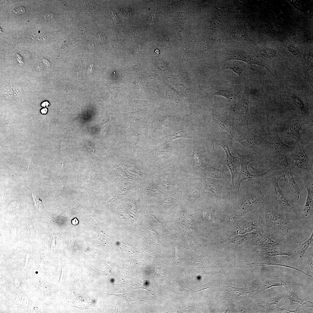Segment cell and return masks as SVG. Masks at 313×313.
<instances>
[{
    "label": "cell",
    "mask_w": 313,
    "mask_h": 313,
    "mask_svg": "<svg viewBox=\"0 0 313 313\" xmlns=\"http://www.w3.org/2000/svg\"><path fill=\"white\" fill-rule=\"evenodd\" d=\"M301 143L294 146L287 159L294 174L307 177L309 174L313 175L312 148Z\"/></svg>",
    "instance_id": "1"
},
{
    "label": "cell",
    "mask_w": 313,
    "mask_h": 313,
    "mask_svg": "<svg viewBox=\"0 0 313 313\" xmlns=\"http://www.w3.org/2000/svg\"><path fill=\"white\" fill-rule=\"evenodd\" d=\"M268 134V148L269 155L274 162V165H280L286 159V155L294 148L285 144L277 133V128L272 131L267 128Z\"/></svg>",
    "instance_id": "2"
},
{
    "label": "cell",
    "mask_w": 313,
    "mask_h": 313,
    "mask_svg": "<svg viewBox=\"0 0 313 313\" xmlns=\"http://www.w3.org/2000/svg\"><path fill=\"white\" fill-rule=\"evenodd\" d=\"M285 94L287 101L299 116V122L304 124L312 122L309 107L303 98L289 88L285 91Z\"/></svg>",
    "instance_id": "3"
},
{
    "label": "cell",
    "mask_w": 313,
    "mask_h": 313,
    "mask_svg": "<svg viewBox=\"0 0 313 313\" xmlns=\"http://www.w3.org/2000/svg\"><path fill=\"white\" fill-rule=\"evenodd\" d=\"M211 110L214 121L221 129L228 132L234 139L242 137L243 134L227 115L214 110Z\"/></svg>",
    "instance_id": "4"
},
{
    "label": "cell",
    "mask_w": 313,
    "mask_h": 313,
    "mask_svg": "<svg viewBox=\"0 0 313 313\" xmlns=\"http://www.w3.org/2000/svg\"><path fill=\"white\" fill-rule=\"evenodd\" d=\"M250 88L249 81L245 78L244 91L240 101L239 120L246 130H250L248 124L250 118L249 110Z\"/></svg>",
    "instance_id": "5"
},
{
    "label": "cell",
    "mask_w": 313,
    "mask_h": 313,
    "mask_svg": "<svg viewBox=\"0 0 313 313\" xmlns=\"http://www.w3.org/2000/svg\"><path fill=\"white\" fill-rule=\"evenodd\" d=\"M235 140L240 143L245 148L261 150L268 148V143L265 139L252 133L250 130H246L242 137L235 139Z\"/></svg>",
    "instance_id": "6"
},
{
    "label": "cell",
    "mask_w": 313,
    "mask_h": 313,
    "mask_svg": "<svg viewBox=\"0 0 313 313\" xmlns=\"http://www.w3.org/2000/svg\"><path fill=\"white\" fill-rule=\"evenodd\" d=\"M235 152L239 156L241 165V170L237 180V183L238 186V191L239 192L240 186L243 181H250L254 178H257L265 176L269 172L270 169L265 172L260 174H252L249 172L248 169V165L250 162L254 161L250 154L248 155L242 154L237 151H235Z\"/></svg>",
    "instance_id": "7"
},
{
    "label": "cell",
    "mask_w": 313,
    "mask_h": 313,
    "mask_svg": "<svg viewBox=\"0 0 313 313\" xmlns=\"http://www.w3.org/2000/svg\"><path fill=\"white\" fill-rule=\"evenodd\" d=\"M281 165L284 173L288 178L289 186L295 199L300 202L302 198V194L296 181L287 158L286 159L281 163Z\"/></svg>",
    "instance_id": "8"
},
{
    "label": "cell",
    "mask_w": 313,
    "mask_h": 313,
    "mask_svg": "<svg viewBox=\"0 0 313 313\" xmlns=\"http://www.w3.org/2000/svg\"><path fill=\"white\" fill-rule=\"evenodd\" d=\"M217 143L224 150L226 154V159L225 161V164L228 167L232 176V183L231 188L234 186V179L236 174L239 172L237 169V165L239 162L237 158L232 155L230 152L229 147L228 143L224 140H219Z\"/></svg>",
    "instance_id": "9"
},
{
    "label": "cell",
    "mask_w": 313,
    "mask_h": 313,
    "mask_svg": "<svg viewBox=\"0 0 313 313\" xmlns=\"http://www.w3.org/2000/svg\"><path fill=\"white\" fill-rule=\"evenodd\" d=\"M237 60L244 61L250 64H256L265 68L267 71L269 68L256 58L241 50H234L229 52L226 57V60Z\"/></svg>",
    "instance_id": "10"
},
{
    "label": "cell",
    "mask_w": 313,
    "mask_h": 313,
    "mask_svg": "<svg viewBox=\"0 0 313 313\" xmlns=\"http://www.w3.org/2000/svg\"><path fill=\"white\" fill-rule=\"evenodd\" d=\"M304 124L298 121L287 124L282 130L283 136L292 139L303 143V140L301 137L300 131L302 130V127Z\"/></svg>",
    "instance_id": "11"
},
{
    "label": "cell",
    "mask_w": 313,
    "mask_h": 313,
    "mask_svg": "<svg viewBox=\"0 0 313 313\" xmlns=\"http://www.w3.org/2000/svg\"><path fill=\"white\" fill-rule=\"evenodd\" d=\"M305 186L307 190V197L303 208L304 213L307 214L312 210L313 205V179L306 181Z\"/></svg>",
    "instance_id": "12"
},
{
    "label": "cell",
    "mask_w": 313,
    "mask_h": 313,
    "mask_svg": "<svg viewBox=\"0 0 313 313\" xmlns=\"http://www.w3.org/2000/svg\"><path fill=\"white\" fill-rule=\"evenodd\" d=\"M224 69H230L236 73L240 78L243 77L242 73L246 69L254 70L249 65L241 62H233L227 63L224 66Z\"/></svg>",
    "instance_id": "13"
},
{
    "label": "cell",
    "mask_w": 313,
    "mask_h": 313,
    "mask_svg": "<svg viewBox=\"0 0 313 313\" xmlns=\"http://www.w3.org/2000/svg\"><path fill=\"white\" fill-rule=\"evenodd\" d=\"M286 289L288 298L292 304H296L304 307H312V302L299 298L294 294L289 287L287 286Z\"/></svg>",
    "instance_id": "14"
},
{
    "label": "cell",
    "mask_w": 313,
    "mask_h": 313,
    "mask_svg": "<svg viewBox=\"0 0 313 313\" xmlns=\"http://www.w3.org/2000/svg\"><path fill=\"white\" fill-rule=\"evenodd\" d=\"M282 244L279 240L270 234H267L264 236L261 241V245L267 248L277 247L281 245Z\"/></svg>",
    "instance_id": "15"
},
{
    "label": "cell",
    "mask_w": 313,
    "mask_h": 313,
    "mask_svg": "<svg viewBox=\"0 0 313 313\" xmlns=\"http://www.w3.org/2000/svg\"><path fill=\"white\" fill-rule=\"evenodd\" d=\"M267 216L270 221L274 224L279 225L283 222L282 217L281 214L271 208H267Z\"/></svg>",
    "instance_id": "16"
},
{
    "label": "cell",
    "mask_w": 313,
    "mask_h": 313,
    "mask_svg": "<svg viewBox=\"0 0 313 313\" xmlns=\"http://www.w3.org/2000/svg\"><path fill=\"white\" fill-rule=\"evenodd\" d=\"M208 184L210 190L214 195L218 199L221 197L222 186L219 182L214 179H208Z\"/></svg>",
    "instance_id": "17"
},
{
    "label": "cell",
    "mask_w": 313,
    "mask_h": 313,
    "mask_svg": "<svg viewBox=\"0 0 313 313\" xmlns=\"http://www.w3.org/2000/svg\"><path fill=\"white\" fill-rule=\"evenodd\" d=\"M130 188L124 186H121L119 187L117 190L113 198L108 202H113L122 198L126 194V193L130 190Z\"/></svg>",
    "instance_id": "18"
},
{
    "label": "cell",
    "mask_w": 313,
    "mask_h": 313,
    "mask_svg": "<svg viewBox=\"0 0 313 313\" xmlns=\"http://www.w3.org/2000/svg\"><path fill=\"white\" fill-rule=\"evenodd\" d=\"M210 170L208 171L209 174L212 176L218 178L222 180L225 179L223 170L215 168L210 165Z\"/></svg>",
    "instance_id": "19"
},
{
    "label": "cell",
    "mask_w": 313,
    "mask_h": 313,
    "mask_svg": "<svg viewBox=\"0 0 313 313\" xmlns=\"http://www.w3.org/2000/svg\"><path fill=\"white\" fill-rule=\"evenodd\" d=\"M263 254L267 257H270L279 255L290 256L291 254L289 252H285L273 249H267L264 251Z\"/></svg>",
    "instance_id": "20"
},
{
    "label": "cell",
    "mask_w": 313,
    "mask_h": 313,
    "mask_svg": "<svg viewBox=\"0 0 313 313\" xmlns=\"http://www.w3.org/2000/svg\"><path fill=\"white\" fill-rule=\"evenodd\" d=\"M214 94L223 96L229 100L235 99L236 96L232 92L226 89L219 90L216 92Z\"/></svg>",
    "instance_id": "21"
},
{
    "label": "cell",
    "mask_w": 313,
    "mask_h": 313,
    "mask_svg": "<svg viewBox=\"0 0 313 313\" xmlns=\"http://www.w3.org/2000/svg\"><path fill=\"white\" fill-rule=\"evenodd\" d=\"M261 55L265 58L272 59L275 57L277 52L275 50L271 48H266L263 50L261 52Z\"/></svg>",
    "instance_id": "22"
},
{
    "label": "cell",
    "mask_w": 313,
    "mask_h": 313,
    "mask_svg": "<svg viewBox=\"0 0 313 313\" xmlns=\"http://www.w3.org/2000/svg\"><path fill=\"white\" fill-rule=\"evenodd\" d=\"M115 174L120 179L131 181L134 180L132 177L128 174L121 168L117 169L116 171Z\"/></svg>",
    "instance_id": "23"
},
{
    "label": "cell",
    "mask_w": 313,
    "mask_h": 313,
    "mask_svg": "<svg viewBox=\"0 0 313 313\" xmlns=\"http://www.w3.org/2000/svg\"><path fill=\"white\" fill-rule=\"evenodd\" d=\"M313 240V233L310 237L305 242L301 244L300 246L301 253L303 255L305 251L312 243Z\"/></svg>",
    "instance_id": "24"
},
{
    "label": "cell",
    "mask_w": 313,
    "mask_h": 313,
    "mask_svg": "<svg viewBox=\"0 0 313 313\" xmlns=\"http://www.w3.org/2000/svg\"><path fill=\"white\" fill-rule=\"evenodd\" d=\"M125 168L130 171L139 175L143 179V175L140 170L137 167L132 165H126Z\"/></svg>",
    "instance_id": "25"
},
{
    "label": "cell",
    "mask_w": 313,
    "mask_h": 313,
    "mask_svg": "<svg viewBox=\"0 0 313 313\" xmlns=\"http://www.w3.org/2000/svg\"><path fill=\"white\" fill-rule=\"evenodd\" d=\"M283 297L282 296H279L275 298H273L267 301L265 303L266 306L269 307L272 306L277 303Z\"/></svg>",
    "instance_id": "26"
},
{
    "label": "cell",
    "mask_w": 313,
    "mask_h": 313,
    "mask_svg": "<svg viewBox=\"0 0 313 313\" xmlns=\"http://www.w3.org/2000/svg\"><path fill=\"white\" fill-rule=\"evenodd\" d=\"M251 264H252L251 265H250L251 266L252 265V266H268V265H276L284 266L287 267H290L291 268H292L293 269H296V270H298V271H300V272L301 271V270H298L297 269H295L294 268H293V267H291L290 266H287V265L286 266V265H282L279 264H276V263L267 262V263H261V264H260V263L258 264L257 263H252Z\"/></svg>",
    "instance_id": "27"
},
{
    "label": "cell",
    "mask_w": 313,
    "mask_h": 313,
    "mask_svg": "<svg viewBox=\"0 0 313 313\" xmlns=\"http://www.w3.org/2000/svg\"><path fill=\"white\" fill-rule=\"evenodd\" d=\"M32 194L34 201L35 206L37 209L40 210L41 205V200L33 193H32Z\"/></svg>",
    "instance_id": "28"
},
{
    "label": "cell",
    "mask_w": 313,
    "mask_h": 313,
    "mask_svg": "<svg viewBox=\"0 0 313 313\" xmlns=\"http://www.w3.org/2000/svg\"><path fill=\"white\" fill-rule=\"evenodd\" d=\"M4 96L7 98H11L13 96V91L9 87H6L3 91Z\"/></svg>",
    "instance_id": "29"
},
{
    "label": "cell",
    "mask_w": 313,
    "mask_h": 313,
    "mask_svg": "<svg viewBox=\"0 0 313 313\" xmlns=\"http://www.w3.org/2000/svg\"><path fill=\"white\" fill-rule=\"evenodd\" d=\"M288 50L291 54L295 56L298 55L299 53V49L294 46H289Z\"/></svg>",
    "instance_id": "30"
},
{
    "label": "cell",
    "mask_w": 313,
    "mask_h": 313,
    "mask_svg": "<svg viewBox=\"0 0 313 313\" xmlns=\"http://www.w3.org/2000/svg\"><path fill=\"white\" fill-rule=\"evenodd\" d=\"M179 137H187V134L184 131H181L171 136L170 137L171 140Z\"/></svg>",
    "instance_id": "31"
},
{
    "label": "cell",
    "mask_w": 313,
    "mask_h": 313,
    "mask_svg": "<svg viewBox=\"0 0 313 313\" xmlns=\"http://www.w3.org/2000/svg\"><path fill=\"white\" fill-rule=\"evenodd\" d=\"M54 17V15L52 11L48 12L44 14L43 16L44 19L48 21H50V20L52 19Z\"/></svg>",
    "instance_id": "32"
},
{
    "label": "cell",
    "mask_w": 313,
    "mask_h": 313,
    "mask_svg": "<svg viewBox=\"0 0 313 313\" xmlns=\"http://www.w3.org/2000/svg\"><path fill=\"white\" fill-rule=\"evenodd\" d=\"M13 12L15 14H21L25 12V10L23 7H21L14 9Z\"/></svg>",
    "instance_id": "33"
},
{
    "label": "cell",
    "mask_w": 313,
    "mask_h": 313,
    "mask_svg": "<svg viewBox=\"0 0 313 313\" xmlns=\"http://www.w3.org/2000/svg\"><path fill=\"white\" fill-rule=\"evenodd\" d=\"M155 18L154 15H150L147 18V21L150 23H153L155 21Z\"/></svg>",
    "instance_id": "34"
},
{
    "label": "cell",
    "mask_w": 313,
    "mask_h": 313,
    "mask_svg": "<svg viewBox=\"0 0 313 313\" xmlns=\"http://www.w3.org/2000/svg\"><path fill=\"white\" fill-rule=\"evenodd\" d=\"M112 12V18L113 20L116 23H119V20L117 15L116 14H114Z\"/></svg>",
    "instance_id": "35"
},
{
    "label": "cell",
    "mask_w": 313,
    "mask_h": 313,
    "mask_svg": "<svg viewBox=\"0 0 313 313\" xmlns=\"http://www.w3.org/2000/svg\"><path fill=\"white\" fill-rule=\"evenodd\" d=\"M43 63L48 68H49L50 66V63L48 61L47 59H43Z\"/></svg>",
    "instance_id": "36"
},
{
    "label": "cell",
    "mask_w": 313,
    "mask_h": 313,
    "mask_svg": "<svg viewBox=\"0 0 313 313\" xmlns=\"http://www.w3.org/2000/svg\"><path fill=\"white\" fill-rule=\"evenodd\" d=\"M79 221L76 218L73 219L72 221V223L73 225H77L79 223Z\"/></svg>",
    "instance_id": "37"
},
{
    "label": "cell",
    "mask_w": 313,
    "mask_h": 313,
    "mask_svg": "<svg viewBox=\"0 0 313 313\" xmlns=\"http://www.w3.org/2000/svg\"><path fill=\"white\" fill-rule=\"evenodd\" d=\"M49 105L50 103L48 101H45L42 103L41 105L43 107H47Z\"/></svg>",
    "instance_id": "38"
},
{
    "label": "cell",
    "mask_w": 313,
    "mask_h": 313,
    "mask_svg": "<svg viewBox=\"0 0 313 313\" xmlns=\"http://www.w3.org/2000/svg\"><path fill=\"white\" fill-rule=\"evenodd\" d=\"M19 90H18V88L17 89V88H15V87L14 88V92H13V93H14V96L19 94L20 93V92H19Z\"/></svg>",
    "instance_id": "39"
},
{
    "label": "cell",
    "mask_w": 313,
    "mask_h": 313,
    "mask_svg": "<svg viewBox=\"0 0 313 313\" xmlns=\"http://www.w3.org/2000/svg\"><path fill=\"white\" fill-rule=\"evenodd\" d=\"M48 111L47 109L46 108H42L41 110V112L42 114H46Z\"/></svg>",
    "instance_id": "40"
},
{
    "label": "cell",
    "mask_w": 313,
    "mask_h": 313,
    "mask_svg": "<svg viewBox=\"0 0 313 313\" xmlns=\"http://www.w3.org/2000/svg\"><path fill=\"white\" fill-rule=\"evenodd\" d=\"M155 52L157 54H159V51L158 49H156L155 50Z\"/></svg>",
    "instance_id": "41"
}]
</instances>
